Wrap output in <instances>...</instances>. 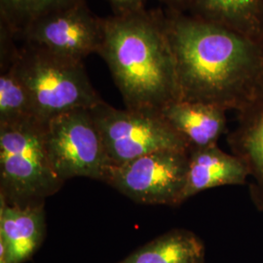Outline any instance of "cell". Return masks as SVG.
<instances>
[{
	"label": "cell",
	"instance_id": "9",
	"mask_svg": "<svg viewBox=\"0 0 263 263\" xmlns=\"http://www.w3.org/2000/svg\"><path fill=\"white\" fill-rule=\"evenodd\" d=\"M227 143L248 170L250 197L263 214V89L237 111L236 126L228 133Z\"/></svg>",
	"mask_w": 263,
	"mask_h": 263
},
{
	"label": "cell",
	"instance_id": "12",
	"mask_svg": "<svg viewBox=\"0 0 263 263\" xmlns=\"http://www.w3.org/2000/svg\"><path fill=\"white\" fill-rule=\"evenodd\" d=\"M248 180L249 174L244 163L234 154L221 151L217 144L191 151L182 203L208 189L244 185Z\"/></svg>",
	"mask_w": 263,
	"mask_h": 263
},
{
	"label": "cell",
	"instance_id": "17",
	"mask_svg": "<svg viewBox=\"0 0 263 263\" xmlns=\"http://www.w3.org/2000/svg\"><path fill=\"white\" fill-rule=\"evenodd\" d=\"M115 15H127L145 9L146 0H108Z\"/></svg>",
	"mask_w": 263,
	"mask_h": 263
},
{
	"label": "cell",
	"instance_id": "16",
	"mask_svg": "<svg viewBox=\"0 0 263 263\" xmlns=\"http://www.w3.org/2000/svg\"><path fill=\"white\" fill-rule=\"evenodd\" d=\"M82 1L84 0H0L1 25L9 28L15 37L34 20Z\"/></svg>",
	"mask_w": 263,
	"mask_h": 263
},
{
	"label": "cell",
	"instance_id": "11",
	"mask_svg": "<svg viewBox=\"0 0 263 263\" xmlns=\"http://www.w3.org/2000/svg\"><path fill=\"white\" fill-rule=\"evenodd\" d=\"M226 112L211 104L176 101L166 105L160 114L191 151L217 144L226 132Z\"/></svg>",
	"mask_w": 263,
	"mask_h": 263
},
{
	"label": "cell",
	"instance_id": "3",
	"mask_svg": "<svg viewBox=\"0 0 263 263\" xmlns=\"http://www.w3.org/2000/svg\"><path fill=\"white\" fill-rule=\"evenodd\" d=\"M44 127L37 118L0 125V199L9 205L45 204L65 183L51 166Z\"/></svg>",
	"mask_w": 263,
	"mask_h": 263
},
{
	"label": "cell",
	"instance_id": "18",
	"mask_svg": "<svg viewBox=\"0 0 263 263\" xmlns=\"http://www.w3.org/2000/svg\"><path fill=\"white\" fill-rule=\"evenodd\" d=\"M169 4L171 9L178 10L183 12V10L188 9L191 0H164Z\"/></svg>",
	"mask_w": 263,
	"mask_h": 263
},
{
	"label": "cell",
	"instance_id": "8",
	"mask_svg": "<svg viewBox=\"0 0 263 263\" xmlns=\"http://www.w3.org/2000/svg\"><path fill=\"white\" fill-rule=\"evenodd\" d=\"M15 38L54 56L83 62L90 54H99L103 19L95 16L84 0L34 20Z\"/></svg>",
	"mask_w": 263,
	"mask_h": 263
},
{
	"label": "cell",
	"instance_id": "5",
	"mask_svg": "<svg viewBox=\"0 0 263 263\" xmlns=\"http://www.w3.org/2000/svg\"><path fill=\"white\" fill-rule=\"evenodd\" d=\"M44 141L58 178L83 177L105 182L113 166L90 109H76L45 122Z\"/></svg>",
	"mask_w": 263,
	"mask_h": 263
},
{
	"label": "cell",
	"instance_id": "7",
	"mask_svg": "<svg viewBox=\"0 0 263 263\" xmlns=\"http://www.w3.org/2000/svg\"><path fill=\"white\" fill-rule=\"evenodd\" d=\"M189 153L162 149L113 165L105 183L137 203L177 207L182 204Z\"/></svg>",
	"mask_w": 263,
	"mask_h": 263
},
{
	"label": "cell",
	"instance_id": "15",
	"mask_svg": "<svg viewBox=\"0 0 263 263\" xmlns=\"http://www.w3.org/2000/svg\"><path fill=\"white\" fill-rule=\"evenodd\" d=\"M36 118L28 89L12 64L1 66L0 125Z\"/></svg>",
	"mask_w": 263,
	"mask_h": 263
},
{
	"label": "cell",
	"instance_id": "13",
	"mask_svg": "<svg viewBox=\"0 0 263 263\" xmlns=\"http://www.w3.org/2000/svg\"><path fill=\"white\" fill-rule=\"evenodd\" d=\"M188 9L198 19L263 42V0H191Z\"/></svg>",
	"mask_w": 263,
	"mask_h": 263
},
{
	"label": "cell",
	"instance_id": "14",
	"mask_svg": "<svg viewBox=\"0 0 263 263\" xmlns=\"http://www.w3.org/2000/svg\"><path fill=\"white\" fill-rule=\"evenodd\" d=\"M117 263H205L202 240L186 229H172Z\"/></svg>",
	"mask_w": 263,
	"mask_h": 263
},
{
	"label": "cell",
	"instance_id": "10",
	"mask_svg": "<svg viewBox=\"0 0 263 263\" xmlns=\"http://www.w3.org/2000/svg\"><path fill=\"white\" fill-rule=\"evenodd\" d=\"M46 233L44 204L17 206L0 199V244L10 263H25L43 243Z\"/></svg>",
	"mask_w": 263,
	"mask_h": 263
},
{
	"label": "cell",
	"instance_id": "2",
	"mask_svg": "<svg viewBox=\"0 0 263 263\" xmlns=\"http://www.w3.org/2000/svg\"><path fill=\"white\" fill-rule=\"evenodd\" d=\"M99 55L127 109L160 113L179 101L174 57L161 12L144 9L103 19Z\"/></svg>",
	"mask_w": 263,
	"mask_h": 263
},
{
	"label": "cell",
	"instance_id": "1",
	"mask_svg": "<svg viewBox=\"0 0 263 263\" xmlns=\"http://www.w3.org/2000/svg\"><path fill=\"white\" fill-rule=\"evenodd\" d=\"M165 28L179 101L241 110L263 89V42L170 10Z\"/></svg>",
	"mask_w": 263,
	"mask_h": 263
},
{
	"label": "cell",
	"instance_id": "4",
	"mask_svg": "<svg viewBox=\"0 0 263 263\" xmlns=\"http://www.w3.org/2000/svg\"><path fill=\"white\" fill-rule=\"evenodd\" d=\"M11 64L28 89L35 117L42 122L76 109H92L104 102L90 82L83 62L25 45L17 48Z\"/></svg>",
	"mask_w": 263,
	"mask_h": 263
},
{
	"label": "cell",
	"instance_id": "6",
	"mask_svg": "<svg viewBox=\"0 0 263 263\" xmlns=\"http://www.w3.org/2000/svg\"><path fill=\"white\" fill-rule=\"evenodd\" d=\"M90 110L113 165L162 149L190 152L160 113L118 109L104 101Z\"/></svg>",
	"mask_w": 263,
	"mask_h": 263
}]
</instances>
